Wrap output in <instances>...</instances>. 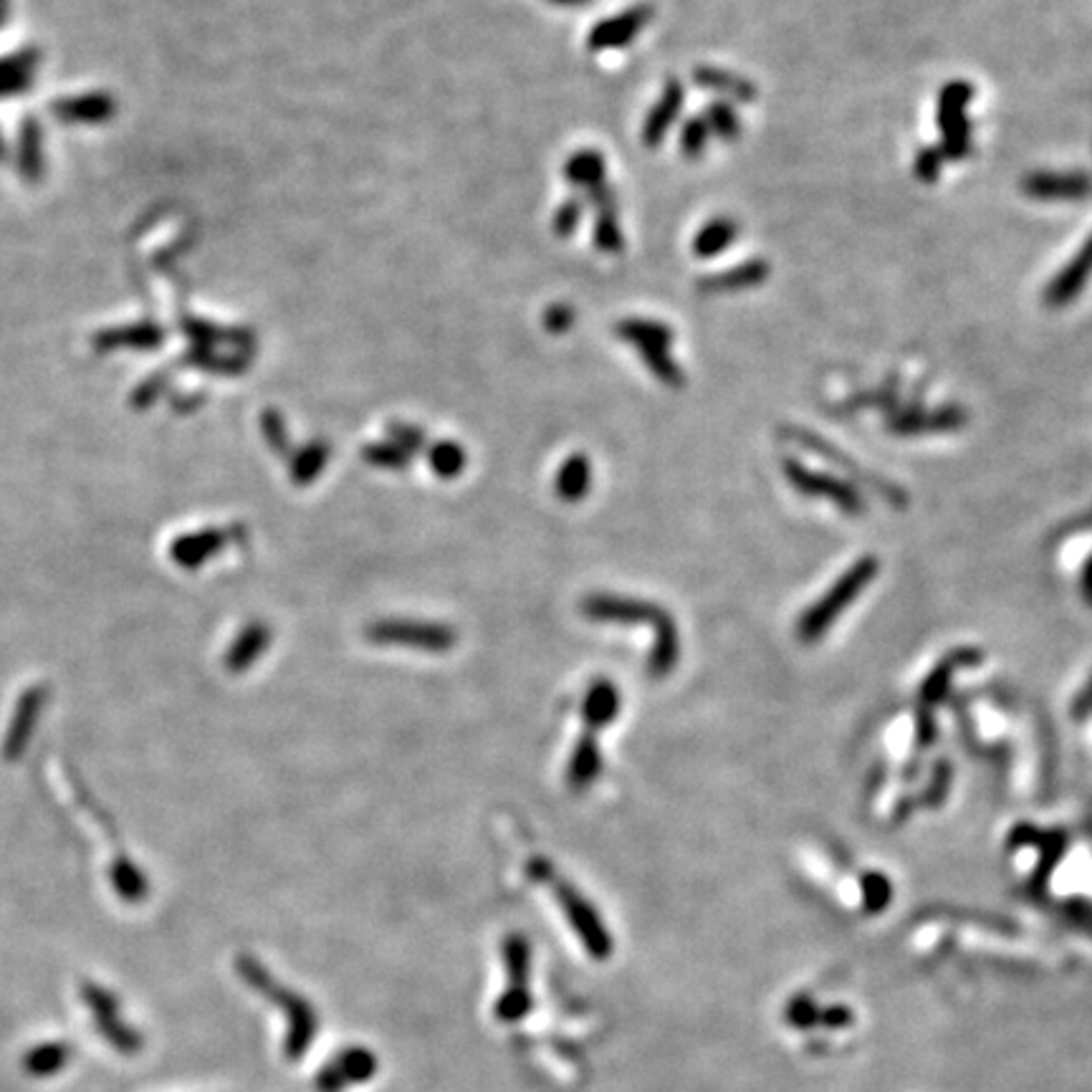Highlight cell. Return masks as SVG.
I'll return each instance as SVG.
<instances>
[{
	"instance_id": "9",
	"label": "cell",
	"mask_w": 1092,
	"mask_h": 1092,
	"mask_svg": "<svg viewBox=\"0 0 1092 1092\" xmlns=\"http://www.w3.org/2000/svg\"><path fill=\"white\" fill-rule=\"evenodd\" d=\"M377 1057L368 1048L342 1050L319 1070L317 1092H342L375 1077Z\"/></svg>"
},
{
	"instance_id": "24",
	"label": "cell",
	"mask_w": 1092,
	"mask_h": 1092,
	"mask_svg": "<svg viewBox=\"0 0 1092 1092\" xmlns=\"http://www.w3.org/2000/svg\"><path fill=\"white\" fill-rule=\"evenodd\" d=\"M693 78L698 82V87L718 91V94L729 96V100L736 102H754L756 100V87L749 82V78L731 74V71L714 69V67H698L693 71Z\"/></svg>"
},
{
	"instance_id": "6",
	"label": "cell",
	"mask_w": 1092,
	"mask_h": 1092,
	"mask_svg": "<svg viewBox=\"0 0 1092 1092\" xmlns=\"http://www.w3.org/2000/svg\"><path fill=\"white\" fill-rule=\"evenodd\" d=\"M82 999L84 1004L89 1006L91 1017H94L96 1032H100L120 1055H137V1052L145 1048V1037L120 1017V1002H117L112 991L94 984V981H84Z\"/></svg>"
},
{
	"instance_id": "48",
	"label": "cell",
	"mask_w": 1092,
	"mask_h": 1092,
	"mask_svg": "<svg viewBox=\"0 0 1092 1092\" xmlns=\"http://www.w3.org/2000/svg\"><path fill=\"white\" fill-rule=\"evenodd\" d=\"M1088 711H1092V683L1088 685V691H1085L1082 696L1075 701V711H1072V714L1085 716V714H1088Z\"/></svg>"
},
{
	"instance_id": "23",
	"label": "cell",
	"mask_w": 1092,
	"mask_h": 1092,
	"mask_svg": "<svg viewBox=\"0 0 1092 1092\" xmlns=\"http://www.w3.org/2000/svg\"><path fill=\"white\" fill-rule=\"evenodd\" d=\"M966 415L959 408H944L936 413H924V410H908L893 420L895 433H928V430H953L961 428Z\"/></svg>"
},
{
	"instance_id": "12",
	"label": "cell",
	"mask_w": 1092,
	"mask_h": 1092,
	"mask_svg": "<svg viewBox=\"0 0 1092 1092\" xmlns=\"http://www.w3.org/2000/svg\"><path fill=\"white\" fill-rule=\"evenodd\" d=\"M51 114L67 124H104L117 114V102L107 91L64 96L51 104Z\"/></svg>"
},
{
	"instance_id": "13",
	"label": "cell",
	"mask_w": 1092,
	"mask_h": 1092,
	"mask_svg": "<svg viewBox=\"0 0 1092 1092\" xmlns=\"http://www.w3.org/2000/svg\"><path fill=\"white\" fill-rule=\"evenodd\" d=\"M1022 190L1026 195L1039 200H1077L1088 198L1092 193V182L1085 175L1070 173H1037L1024 178Z\"/></svg>"
},
{
	"instance_id": "34",
	"label": "cell",
	"mask_w": 1092,
	"mask_h": 1092,
	"mask_svg": "<svg viewBox=\"0 0 1092 1092\" xmlns=\"http://www.w3.org/2000/svg\"><path fill=\"white\" fill-rule=\"evenodd\" d=\"M428 458H430V468H433L441 479H455V476L466 468V461H468L466 450H463L453 441L435 443V446L430 448Z\"/></svg>"
},
{
	"instance_id": "42",
	"label": "cell",
	"mask_w": 1092,
	"mask_h": 1092,
	"mask_svg": "<svg viewBox=\"0 0 1092 1092\" xmlns=\"http://www.w3.org/2000/svg\"><path fill=\"white\" fill-rule=\"evenodd\" d=\"M581 215H585V202H581L579 198H569L561 202V208L557 211V215H554V233L561 235H572L574 231H577Z\"/></svg>"
},
{
	"instance_id": "30",
	"label": "cell",
	"mask_w": 1092,
	"mask_h": 1092,
	"mask_svg": "<svg viewBox=\"0 0 1092 1092\" xmlns=\"http://www.w3.org/2000/svg\"><path fill=\"white\" fill-rule=\"evenodd\" d=\"M592 481V466L590 458L585 455H572L561 463L557 473V494L559 499L565 501H579L585 499L587 490H590Z\"/></svg>"
},
{
	"instance_id": "37",
	"label": "cell",
	"mask_w": 1092,
	"mask_h": 1092,
	"mask_svg": "<svg viewBox=\"0 0 1092 1092\" xmlns=\"http://www.w3.org/2000/svg\"><path fill=\"white\" fill-rule=\"evenodd\" d=\"M594 246L603 253H620L625 248L623 231L617 226V211L597 213V226H594Z\"/></svg>"
},
{
	"instance_id": "49",
	"label": "cell",
	"mask_w": 1092,
	"mask_h": 1092,
	"mask_svg": "<svg viewBox=\"0 0 1092 1092\" xmlns=\"http://www.w3.org/2000/svg\"><path fill=\"white\" fill-rule=\"evenodd\" d=\"M1082 585H1085V594H1088V599L1092 603V561H1090V567L1085 569V579H1082Z\"/></svg>"
},
{
	"instance_id": "40",
	"label": "cell",
	"mask_w": 1092,
	"mask_h": 1092,
	"mask_svg": "<svg viewBox=\"0 0 1092 1092\" xmlns=\"http://www.w3.org/2000/svg\"><path fill=\"white\" fill-rule=\"evenodd\" d=\"M709 122H705L703 117H693V120L685 122L683 129H680V149H683V155L698 157L705 149V145H709Z\"/></svg>"
},
{
	"instance_id": "39",
	"label": "cell",
	"mask_w": 1092,
	"mask_h": 1092,
	"mask_svg": "<svg viewBox=\"0 0 1092 1092\" xmlns=\"http://www.w3.org/2000/svg\"><path fill=\"white\" fill-rule=\"evenodd\" d=\"M362 455L377 468H405V463H410V458H413L408 450L395 446L392 441L390 443H372V446L362 450Z\"/></svg>"
},
{
	"instance_id": "38",
	"label": "cell",
	"mask_w": 1092,
	"mask_h": 1092,
	"mask_svg": "<svg viewBox=\"0 0 1092 1092\" xmlns=\"http://www.w3.org/2000/svg\"><path fill=\"white\" fill-rule=\"evenodd\" d=\"M705 122H709L711 132L721 137V140H736L738 132H741V124H738L736 109L731 107L729 102L711 104L709 112H705Z\"/></svg>"
},
{
	"instance_id": "21",
	"label": "cell",
	"mask_w": 1092,
	"mask_h": 1092,
	"mask_svg": "<svg viewBox=\"0 0 1092 1092\" xmlns=\"http://www.w3.org/2000/svg\"><path fill=\"white\" fill-rule=\"evenodd\" d=\"M38 69V54L36 51H16V54H8L0 58V100L5 96H16L21 91L31 89L34 84Z\"/></svg>"
},
{
	"instance_id": "31",
	"label": "cell",
	"mask_w": 1092,
	"mask_h": 1092,
	"mask_svg": "<svg viewBox=\"0 0 1092 1092\" xmlns=\"http://www.w3.org/2000/svg\"><path fill=\"white\" fill-rule=\"evenodd\" d=\"M109 880H112L114 893L120 895L122 900H127V903H140V900L147 898L149 885H147L145 873H142V870L137 867L135 862H129L127 858H117L112 862Z\"/></svg>"
},
{
	"instance_id": "14",
	"label": "cell",
	"mask_w": 1092,
	"mask_h": 1092,
	"mask_svg": "<svg viewBox=\"0 0 1092 1092\" xmlns=\"http://www.w3.org/2000/svg\"><path fill=\"white\" fill-rule=\"evenodd\" d=\"M165 342V329L155 322H137L127 326H112L94 337L96 352H114V350H157Z\"/></svg>"
},
{
	"instance_id": "15",
	"label": "cell",
	"mask_w": 1092,
	"mask_h": 1092,
	"mask_svg": "<svg viewBox=\"0 0 1092 1092\" xmlns=\"http://www.w3.org/2000/svg\"><path fill=\"white\" fill-rule=\"evenodd\" d=\"M1090 273H1092V235L1085 240V246L1077 251V256L1057 273V279L1052 281L1048 293H1044V302H1048L1050 306H1064L1070 299H1075L1077 293L1082 291L1085 281H1088Z\"/></svg>"
},
{
	"instance_id": "52",
	"label": "cell",
	"mask_w": 1092,
	"mask_h": 1092,
	"mask_svg": "<svg viewBox=\"0 0 1092 1092\" xmlns=\"http://www.w3.org/2000/svg\"><path fill=\"white\" fill-rule=\"evenodd\" d=\"M552 3H559V5H585V3H590V0H552Z\"/></svg>"
},
{
	"instance_id": "36",
	"label": "cell",
	"mask_w": 1092,
	"mask_h": 1092,
	"mask_svg": "<svg viewBox=\"0 0 1092 1092\" xmlns=\"http://www.w3.org/2000/svg\"><path fill=\"white\" fill-rule=\"evenodd\" d=\"M820 1012L822 1006H817L809 993H796L784 1006V1019L794 1030H812V1026H820Z\"/></svg>"
},
{
	"instance_id": "5",
	"label": "cell",
	"mask_w": 1092,
	"mask_h": 1092,
	"mask_svg": "<svg viewBox=\"0 0 1092 1092\" xmlns=\"http://www.w3.org/2000/svg\"><path fill=\"white\" fill-rule=\"evenodd\" d=\"M503 961H506L508 969V989L496 1002L494 1015L499 1022L514 1024L524 1019L534 1006L532 991H529V961H532L529 941L519 933L508 936L503 941Z\"/></svg>"
},
{
	"instance_id": "29",
	"label": "cell",
	"mask_w": 1092,
	"mask_h": 1092,
	"mask_svg": "<svg viewBox=\"0 0 1092 1092\" xmlns=\"http://www.w3.org/2000/svg\"><path fill=\"white\" fill-rule=\"evenodd\" d=\"M268 640H271V632H268L266 625H248V630L240 632V635L235 638V643L231 645V650H228V656H226L228 670H233V673L246 670L248 665H251L253 660H256L261 652L266 650Z\"/></svg>"
},
{
	"instance_id": "33",
	"label": "cell",
	"mask_w": 1092,
	"mask_h": 1092,
	"mask_svg": "<svg viewBox=\"0 0 1092 1092\" xmlns=\"http://www.w3.org/2000/svg\"><path fill=\"white\" fill-rule=\"evenodd\" d=\"M326 461H329V446L322 441L309 443V446L293 455L291 479L297 483H302V486H306V483H311L319 473H322Z\"/></svg>"
},
{
	"instance_id": "7",
	"label": "cell",
	"mask_w": 1092,
	"mask_h": 1092,
	"mask_svg": "<svg viewBox=\"0 0 1092 1092\" xmlns=\"http://www.w3.org/2000/svg\"><path fill=\"white\" fill-rule=\"evenodd\" d=\"M368 638L379 645H408L425 652H446L458 640L455 630L448 625L420 620H382L370 627Z\"/></svg>"
},
{
	"instance_id": "44",
	"label": "cell",
	"mask_w": 1092,
	"mask_h": 1092,
	"mask_svg": "<svg viewBox=\"0 0 1092 1092\" xmlns=\"http://www.w3.org/2000/svg\"><path fill=\"white\" fill-rule=\"evenodd\" d=\"M390 437L395 446H400L402 450H408L410 455L415 453V450L423 448L425 443V433L420 428H415V425H400V423H392L390 425Z\"/></svg>"
},
{
	"instance_id": "32",
	"label": "cell",
	"mask_w": 1092,
	"mask_h": 1092,
	"mask_svg": "<svg viewBox=\"0 0 1092 1092\" xmlns=\"http://www.w3.org/2000/svg\"><path fill=\"white\" fill-rule=\"evenodd\" d=\"M973 660H979V656H977V652H971V650H959V652H953V656L948 658V660H944V663H941L938 668L926 678L924 691H920V698H924V703L941 701V698H944L946 688H948V680H951V676H953V673H956L959 665H969V663H973Z\"/></svg>"
},
{
	"instance_id": "50",
	"label": "cell",
	"mask_w": 1092,
	"mask_h": 1092,
	"mask_svg": "<svg viewBox=\"0 0 1092 1092\" xmlns=\"http://www.w3.org/2000/svg\"><path fill=\"white\" fill-rule=\"evenodd\" d=\"M8 11H11V0H0V25H3L5 18H8Z\"/></svg>"
},
{
	"instance_id": "4",
	"label": "cell",
	"mask_w": 1092,
	"mask_h": 1092,
	"mask_svg": "<svg viewBox=\"0 0 1092 1092\" xmlns=\"http://www.w3.org/2000/svg\"><path fill=\"white\" fill-rule=\"evenodd\" d=\"M973 100V87L969 82H951L941 89L938 96V129H941V153L948 160H964L971 153V124L966 120V107Z\"/></svg>"
},
{
	"instance_id": "43",
	"label": "cell",
	"mask_w": 1092,
	"mask_h": 1092,
	"mask_svg": "<svg viewBox=\"0 0 1092 1092\" xmlns=\"http://www.w3.org/2000/svg\"><path fill=\"white\" fill-rule=\"evenodd\" d=\"M941 165H944V153H941L938 147H926V149H920L918 155H915L913 173H915V178H918V180L933 182V180L938 178Z\"/></svg>"
},
{
	"instance_id": "51",
	"label": "cell",
	"mask_w": 1092,
	"mask_h": 1092,
	"mask_svg": "<svg viewBox=\"0 0 1092 1092\" xmlns=\"http://www.w3.org/2000/svg\"><path fill=\"white\" fill-rule=\"evenodd\" d=\"M5 160H8V147H5V142H3V135H0V165H3V162H5Z\"/></svg>"
},
{
	"instance_id": "17",
	"label": "cell",
	"mask_w": 1092,
	"mask_h": 1092,
	"mask_svg": "<svg viewBox=\"0 0 1092 1092\" xmlns=\"http://www.w3.org/2000/svg\"><path fill=\"white\" fill-rule=\"evenodd\" d=\"M18 175H23L25 182L38 185L46 175V147H43V127L34 117L23 122L18 132V155H16Z\"/></svg>"
},
{
	"instance_id": "11",
	"label": "cell",
	"mask_w": 1092,
	"mask_h": 1092,
	"mask_svg": "<svg viewBox=\"0 0 1092 1092\" xmlns=\"http://www.w3.org/2000/svg\"><path fill=\"white\" fill-rule=\"evenodd\" d=\"M652 8L650 5H635V8L617 13V16L605 18L599 21L587 36V46L590 51H607V49H623V46L632 43L640 31L650 23Z\"/></svg>"
},
{
	"instance_id": "28",
	"label": "cell",
	"mask_w": 1092,
	"mask_h": 1092,
	"mask_svg": "<svg viewBox=\"0 0 1092 1092\" xmlns=\"http://www.w3.org/2000/svg\"><path fill=\"white\" fill-rule=\"evenodd\" d=\"M599 771H603V756H599L597 744H594V738L585 736L577 744V749H574L572 762H569V771H567L569 787H572L574 791H581L585 787H590V784L599 776Z\"/></svg>"
},
{
	"instance_id": "18",
	"label": "cell",
	"mask_w": 1092,
	"mask_h": 1092,
	"mask_svg": "<svg viewBox=\"0 0 1092 1092\" xmlns=\"http://www.w3.org/2000/svg\"><path fill=\"white\" fill-rule=\"evenodd\" d=\"M228 534L220 532V529H205V532H195L187 536H178L173 541V549H169V557L178 561L180 567L185 569H198L202 561H208L213 554H218L220 549H226Z\"/></svg>"
},
{
	"instance_id": "27",
	"label": "cell",
	"mask_w": 1092,
	"mask_h": 1092,
	"mask_svg": "<svg viewBox=\"0 0 1092 1092\" xmlns=\"http://www.w3.org/2000/svg\"><path fill=\"white\" fill-rule=\"evenodd\" d=\"M738 238V223L734 218H714L705 223L693 238V253L698 258H714L723 253Z\"/></svg>"
},
{
	"instance_id": "47",
	"label": "cell",
	"mask_w": 1092,
	"mask_h": 1092,
	"mask_svg": "<svg viewBox=\"0 0 1092 1092\" xmlns=\"http://www.w3.org/2000/svg\"><path fill=\"white\" fill-rule=\"evenodd\" d=\"M160 382H165V379H162L160 375H157V377H153V379H147V382L142 384V388L135 392L132 400H135L137 408H147L149 402H155V397L160 395L162 388H165V384H160Z\"/></svg>"
},
{
	"instance_id": "10",
	"label": "cell",
	"mask_w": 1092,
	"mask_h": 1092,
	"mask_svg": "<svg viewBox=\"0 0 1092 1092\" xmlns=\"http://www.w3.org/2000/svg\"><path fill=\"white\" fill-rule=\"evenodd\" d=\"M46 701H49V685L46 683L31 685V688L18 698L16 714L11 718L8 734H5L3 741L5 762H16V758L23 756L31 736H34V726L38 721V716H41Z\"/></svg>"
},
{
	"instance_id": "35",
	"label": "cell",
	"mask_w": 1092,
	"mask_h": 1092,
	"mask_svg": "<svg viewBox=\"0 0 1092 1092\" xmlns=\"http://www.w3.org/2000/svg\"><path fill=\"white\" fill-rule=\"evenodd\" d=\"M862 908L867 913H882L893 900V882L882 873H867L860 880Z\"/></svg>"
},
{
	"instance_id": "45",
	"label": "cell",
	"mask_w": 1092,
	"mask_h": 1092,
	"mask_svg": "<svg viewBox=\"0 0 1092 1092\" xmlns=\"http://www.w3.org/2000/svg\"><path fill=\"white\" fill-rule=\"evenodd\" d=\"M574 326V309L569 304H552L544 311V329L549 335H565Z\"/></svg>"
},
{
	"instance_id": "1",
	"label": "cell",
	"mask_w": 1092,
	"mask_h": 1092,
	"mask_svg": "<svg viewBox=\"0 0 1092 1092\" xmlns=\"http://www.w3.org/2000/svg\"><path fill=\"white\" fill-rule=\"evenodd\" d=\"M235 971H238V977L244 979L253 991H258L261 997H266L273 1006H279L281 1015H286V1022H289V1035H286L284 1044L286 1057L302 1059L306 1055V1050L311 1048L319 1030V1019L314 1015V1006L306 1002L304 997H299L297 991H291L289 986H281L279 981L268 973L266 966H261L253 956L235 959Z\"/></svg>"
},
{
	"instance_id": "3",
	"label": "cell",
	"mask_w": 1092,
	"mask_h": 1092,
	"mask_svg": "<svg viewBox=\"0 0 1092 1092\" xmlns=\"http://www.w3.org/2000/svg\"><path fill=\"white\" fill-rule=\"evenodd\" d=\"M878 572L880 561L875 557H862L860 561H855V565L849 567L847 572L800 617L796 632H800L802 643H817V640L825 635L829 627L835 625V620L865 592L870 581L878 577Z\"/></svg>"
},
{
	"instance_id": "8",
	"label": "cell",
	"mask_w": 1092,
	"mask_h": 1092,
	"mask_svg": "<svg viewBox=\"0 0 1092 1092\" xmlns=\"http://www.w3.org/2000/svg\"><path fill=\"white\" fill-rule=\"evenodd\" d=\"M782 468H784V476L791 481V486L800 490V494L814 496V499L835 501L837 508H842V512L849 516H860L862 512H865V501H862V496L858 494V488H855L853 483L847 486V483L835 479V476L817 473V470L804 468L796 461H789V458L782 463Z\"/></svg>"
},
{
	"instance_id": "46",
	"label": "cell",
	"mask_w": 1092,
	"mask_h": 1092,
	"mask_svg": "<svg viewBox=\"0 0 1092 1092\" xmlns=\"http://www.w3.org/2000/svg\"><path fill=\"white\" fill-rule=\"evenodd\" d=\"M853 1022H855V1012L845 1004L825 1006V1009L820 1012V1024L827 1026V1030H845V1026H849Z\"/></svg>"
},
{
	"instance_id": "20",
	"label": "cell",
	"mask_w": 1092,
	"mask_h": 1092,
	"mask_svg": "<svg viewBox=\"0 0 1092 1092\" xmlns=\"http://www.w3.org/2000/svg\"><path fill=\"white\" fill-rule=\"evenodd\" d=\"M620 339H625L627 344H632L640 355H647V352L658 350H670L673 344V329L665 326L663 322H652V319H623L617 326H614Z\"/></svg>"
},
{
	"instance_id": "41",
	"label": "cell",
	"mask_w": 1092,
	"mask_h": 1092,
	"mask_svg": "<svg viewBox=\"0 0 1092 1092\" xmlns=\"http://www.w3.org/2000/svg\"><path fill=\"white\" fill-rule=\"evenodd\" d=\"M261 430H264V437L266 443L271 446L273 453L279 455H289V430H286V423L284 417H281L276 410H268V413H264V417H261Z\"/></svg>"
},
{
	"instance_id": "25",
	"label": "cell",
	"mask_w": 1092,
	"mask_h": 1092,
	"mask_svg": "<svg viewBox=\"0 0 1092 1092\" xmlns=\"http://www.w3.org/2000/svg\"><path fill=\"white\" fill-rule=\"evenodd\" d=\"M585 721L590 729L607 726L620 714V693L610 680H594L585 696Z\"/></svg>"
},
{
	"instance_id": "16",
	"label": "cell",
	"mask_w": 1092,
	"mask_h": 1092,
	"mask_svg": "<svg viewBox=\"0 0 1092 1092\" xmlns=\"http://www.w3.org/2000/svg\"><path fill=\"white\" fill-rule=\"evenodd\" d=\"M680 107H683V87H680V82H676V78H670V82L665 84L660 100L656 102V107H652L645 117V124H643L645 147H658L660 142H663V137L668 135L673 122L678 120Z\"/></svg>"
},
{
	"instance_id": "26",
	"label": "cell",
	"mask_w": 1092,
	"mask_h": 1092,
	"mask_svg": "<svg viewBox=\"0 0 1092 1092\" xmlns=\"http://www.w3.org/2000/svg\"><path fill=\"white\" fill-rule=\"evenodd\" d=\"M565 178L572 182L574 187L592 190L597 185L607 182V165L605 157L597 153V149H579L567 160L565 165Z\"/></svg>"
},
{
	"instance_id": "2",
	"label": "cell",
	"mask_w": 1092,
	"mask_h": 1092,
	"mask_svg": "<svg viewBox=\"0 0 1092 1092\" xmlns=\"http://www.w3.org/2000/svg\"><path fill=\"white\" fill-rule=\"evenodd\" d=\"M529 875H532V880L549 882V885H552L561 911H565L569 924H572L574 933L581 938V944H585L587 951H590V956L597 961L610 959L612 956V936H610V931L605 928L603 918H599L597 911H594V906L590 903V900H587L585 895H581L577 888L572 885V882L561 880L557 875V870H554V865L549 860L536 858L532 865H529Z\"/></svg>"
},
{
	"instance_id": "19",
	"label": "cell",
	"mask_w": 1092,
	"mask_h": 1092,
	"mask_svg": "<svg viewBox=\"0 0 1092 1092\" xmlns=\"http://www.w3.org/2000/svg\"><path fill=\"white\" fill-rule=\"evenodd\" d=\"M769 273H771V266L767 264V261H762V258L744 261L741 266L729 268V271L716 273V276L701 279V284H698V289H701V291H709V293H726V291L754 289V286L764 284V281H767Z\"/></svg>"
},
{
	"instance_id": "22",
	"label": "cell",
	"mask_w": 1092,
	"mask_h": 1092,
	"mask_svg": "<svg viewBox=\"0 0 1092 1092\" xmlns=\"http://www.w3.org/2000/svg\"><path fill=\"white\" fill-rule=\"evenodd\" d=\"M74 1057V1048L69 1042H43L25 1052L23 1070L31 1077H54Z\"/></svg>"
}]
</instances>
